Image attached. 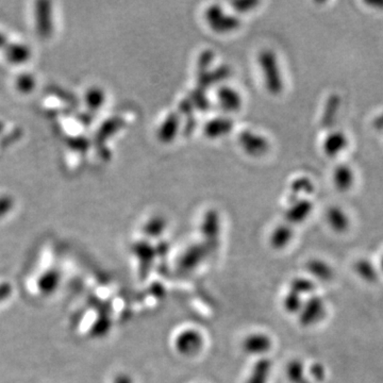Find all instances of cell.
<instances>
[{
    "label": "cell",
    "mask_w": 383,
    "mask_h": 383,
    "mask_svg": "<svg viewBox=\"0 0 383 383\" xmlns=\"http://www.w3.org/2000/svg\"><path fill=\"white\" fill-rule=\"evenodd\" d=\"M7 52L8 59L14 63L25 62L30 56V50L27 48V46L20 45V44L10 46L8 52Z\"/></svg>",
    "instance_id": "83f0119b"
},
{
    "label": "cell",
    "mask_w": 383,
    "mask_h": 383,
    "mask_svg": "<svg viewBox=\"0 0 383 383\" xmlns=\"http://www.w3.org/2000/svg\"><path fill=\"white\" fill-rule=\"evenodd\" d=\"M333 184L336 190L345 193L353 188L355 183V173L346 164H338L333 171Z\"/></svg>",
    "instance_id": "ac0fdd59"
},
{
    "label": "cell",
    "mask_w": 383,
    "mask_h": 383,
    "mask_svg": "<svg viewBox=\"0 0 383 383\" xmlns=\"http://www.w3.org/2000/svg\"><path fill=\"white\" fill-rule=\"evenodd\" d=\"M374 126L376 127L377 129H380V130H382V129H383V113H381L380 115L377 116V118H375Z\"/></svg>",
    "instance_id": "d590c367"
},
{
    "label": "cell",
    "mask_w": 383,
    "mask_h": 383,
    "mask_svg": "<svg viewBox=\"0 0 383 383\" xmlns=\"http://www.w3.org/2000/svg\"><path fill=\"white\" fill-rule=\"evenodd\" d=\"M380 268H381V270H382V273H383V255H382V257H381V260H380Z\"/></svg>",
    "instance_id": "74e56055"
},
{
    "label": "cell",
    "mask_w": 383,
    "mask_h": 383,
    "mask_svg": "<svg viewBox=\"0 0 383 383\" xmlns=\"http://www.w3.org/2000/svg\"><path fill=\"white\" fill-rule=\"evenodd\" d=\"M273 370V362L270 358H258L253 364L245 383H268Z\"/></svg>",
    "instance_id": "7c38bea8"
},
{
    "label": "cell",
    "mask_w": 383,
    "mask_h": 383,
    "mask_svg": "<svg viewBox=\"0 0 383 383\" xmlns=\"http://www.w3.org/2000/svg\"><path fill=\"white\" fill-rule=\"evenodd\" d=\"M166 219L164 217H160V215H156V217H150L143 226V232L147 239H156L162 236L164 234L165 229H166Z\"/></svg>",
    "instance_id": "603a6c76"
},
{
    "label": "cell",
    "mask_w": 383,
    "mask_h": 383,
    "mask_svg": "<svg viewBox=\"0 0 383 383\" xmlns=\"http://www.w3.org/2000/svg\"><path fill=\"white\" fill-rule=\"evenodd\" d=\"M366 4H367L368 6H372V7L383 9V1H378V0H377V1H367Z\"/></svg>",
    "instance_id": "8d00e7d4"
},
{
    "label": "cell",
    "mask_w": 383,
    "mask_h": 383,
    "mask_svg": "<svg viewBox=\"0 0 383 383\" xmlns=\"http://www.w3.org/2000/svg\"><path fill=\"white\" fill-rule=\"evenodd\" d=\"M290 291L295 292L298 295L307 296V298L310 296L314 295L315 290H316V285H315V281L312 279L307 278V277H295L292 279L290 282Z\"/></svg>",
    "instance_id": "7402d4cb"
},
{
    "label": "cell",
    "mask_w": 383,
    "mask_h": 383,
    "mask_svg": "<svg viewBox=\"0 0 383 383\" xmlns=\"http://www.w3.org/2000/svg\"><path fill=\"white\" fill-rule=\"evenodd\" d=\"M258 5L259 3L257 1H234L232 3V7L239 13H247V12L255 9Z\"/></svg>",
    "instance_id": "1f68e13d"
},
{
    "label": "cell",
    "mask_w": 383,
    "mask_h": 383,
    "mask_svg": "<svg viewBox=\"0 0 383 383\" xmlns=\"http://www.w3.org/2000/svg\"><path fill=\"white\" fill-rule=\"evenodd\" d=\"M188 101L192 103L193 107L195 105L198 109L202 110V111H206L210 107L208 97L200 90H194L193 92H190Z\"/></svg>",
    "instance_id": "f546056e"
},
{
    "label": "cell",
    "mask_w": 383,
    "mask_h": 383,
    "mask_svg": "<svg viewBox=\"0 0 383 383\" xmlns=\"http://www.w3.org/2000/svg\"><path fill=\"white\" fill-rule=\"evenodd\" d=\"M313 211V204L311 200L302 198V200H294L290 205L287 210L285 211V223L289 225H299L304 223L310 217Z\"/></svg>",
    "instance_id": "9c48e42d"
},
{
    "label": "cell",
    "mask_w": 383,
    "mask_h": 383,
    "mask_svg": "<svg viewBox=\"0 0 383 383\" xmlns=\"http://www.w3.org/2000/svg\"><path fill=\"white\" fill-rule=\"evenodd\" d=\"M43 280H46V282L42 283L41 287L43 289L42 291H46L48 292V293H50V292L55 289V287H56L57 283H58V275L52 273V274L44 277Z\"/></svg>",
    "instance_id": "d6a6232c"
},
{
    "label": "cell",
    "mask_w": 383,
    "mask_h": 383,
    "mask_svg": "<svg viewBox=\"0 0 383 383\" xmlns=\"http://www.w3.org/2000/svg\"><path fill=\"white\" fill-rule=\"evenodd\" d=\"M239 144L248 156L260 158L270 150V142L263 135L251 130H244L239 135Z\"/></svg>",
    "instance_id": "5b68a950"
},
{
    "label": "cell",
    "mask_w": 383,
    "mask_h": 383,
    "mask_svg": "<svg viewBox=\"0 0 383 383\" xmlns=\"http://www.w3.org/2000/svg\"><path fill=\"white\" fill-rule=\"evenodd\" d=\"M348 146V139L342 131H332L323 142V150L329 158H336Z\"/></svg>",
    "instance_id": "5bb4252c"
},
{
    "label": "cell",
    "mask_w": 383,
    "mask_h": 383,
    "mask_svg": "<svg viewBox=\"0 0 383 383\" xmlns=\"http://www.w3.org/2000/svg\"><path fill=\"white\" fill-rule=\"evenodd\" d=\"M180 118L177 113H169L159 126L156 135L159 141L164 144L171 143L179 132Z\"/></svg>",
    "instance_id": "9a60e30c"
},
{
    "label": "cell",
    "mask_w": 383,
    "mask_h": 383,
    "mask_svg": "<svg viewBox=\"0 0 383 383\" xmlns=\"http://www.w3.org/2000/svg\"><path fill=\"white\" fill-rule=\"evenodd\" d=\"M232 129H234V122L231 118L219 116V118H212L205 125L204 132L209 139H217L229 135Z\"/></svg>",
    "instance_id": "4fadbf2b"
},
{
    "label": "cell",
    "mask_w": 383,
    "mask_h": 383,
    "mask_svg": "<svg viewBox=\"0 0 383 383\" xmlns=\"http://www.w3.org/2000/svg\"><path fill=\"white\" fill-rule=\"evenodd\" d=\"M86 103L92 109L97 110L105 103V95L99 88H93L86 93Z\"/></svg>",
    "instance_id": "f1b7e54d"
},
{
    "label": "cell",
    "mask_w": 383,
    "mask_h": 383,
    "mask_svg": "<svg viewBox=\"0 0 383 383\" xmlns=\"http://www.w3.org/2000/svg\"><path fill=\"white\" fill-rule=\"evenodd\" d=\"M292 194L295 198L304 194V195H310L314 192V185L313 182L309 178L300 177L297 178L295 181L292 182L291 185Z\"/></svg>",
    "instance_id": "4316f807"
},
{
    "label": "cell",
    "mask_w": 383,
    "mask_h": 383,
    "mask_svg": "<svg viewBox=\"0 0 383 383\" xmlns=\"http://www.w3.org/2000/svg\"><path fill=\"white\" fill-rule=\"evenodd\" d=\"M307 272L319 281H330L333 278V268L321 259H311L306 265Z\"/></svg>",
    "instance_id": "d6986e66"
},
{
    "label": "cell",
    "mask_w": 383,
    "mask_h": 383,
    "mask_svg": "<svg viewBox=\"0 0 383 383\" xmlns=\"http://www.w3.org/2000/svg\"><path fill=\"white\" fill-rule=\"evenodd\" d=\"M327 315V306L321 296L312 295L304 299L298 321L302 327L310 328L321 323Z\"/></svg>",
    "instance_id": "277c9868"
},
{
    "label": "cell",
    "mask_w": 383,
    "mask_h": 383,
    "mask_svg": "<svg viewBox=\"0 0 383 383\" xmlns=\"http://www.w3.org/2000/svg\"><path fill=\"white\" fill-rule=\"evenodd\" d=\"M209 251H210V248H209L206 243H198V244L190 245L182 253L179 260L180 265L186 270H194L206 259Z\"/></svg>",
    "instance_id": "ba28073f"
},
{
    "label": "cell",
    "mask_w": 383,
    "mask_h": 383,
    "mask_svg": "<svg viewBox=\"0 0 383 383\" xmlns=\"http://www.w3.org/2000/svg\"><path fill=\"white\" fill-rule=\"evenodd\" d=\"M274 346L270 334L264 332H253L243 340L242 349L245 353L253 357H266Z\"/></svg>",
    "instance_id": "8992f818"
},
{
    "label": "cell",
    "mask_w": 383,
    "mask_h": 383,
    "mask_svg": "<svg viewBox=\"0 0 383 383\" xmlns=\"http://www.w3.org/2000/svg\"><path fill=\"white\" fill-rule=\"evenodd\" d=\"M217 103L225 112L234 113L242 108L243 99L240 93L230 86H221L217 91Z\"/></svg>",
    "instance_id": "30bf717a"
},
{
    "label": "cell",
    "mask_w": 383,
    "mask_h": 383,
    "mask_svg": "<svg viewBox=\"0 0 383 383\" xmlns=\"http://www.w3.org/2000/svg\"><path fill=\"white\" fill-rule=\"evenodd\" d=\"M209 27L217 33H229L241 26V20L236 16L225 13L219 5H212L205 13Z\"/></svg>",
    "instance_id": "3957f363"
},
{
    "label": "cell",
    "mask_w": 383,
    "mask_h": 383,
    "mask_svg": "<svg viewBox=\"0 0 383 383\" xmlns=\"http://www.w3.org/2000/svg\"><path fill=\"white\" fill-rule=\"evenodd\" d=\"M229 74V69L227 67H221L217 69V71L213 72H200L198 74V84L200 86H209V84H215L217 82L222 81L225 79Z\"/></svg>",
    "instance_id": "cb8c5ba5"
},
{
    "label": "cell",
    "mask_w": 383,
    "mask_h": 383,
    "mask_svg": "<svg viewBox=\"0 0 383 383\" xmlns=\"http://www.w3.org/2000/svg\"><path fill=\"white\" fill-rule=\"evenodd\" d=\"M260 69L263 76L266 90L272 95H279L285 88L282 74L279 67L278 58L274 50H263L258 57Z\"/></svg>",
    "instance_id": "6da1fadb"
},
{
    "label": "cell",
    "mask_w": 383,
    "mask_h": 383,
    "mask_svg": "<svg viewBox=\"0 0 383 383\" xmlns=\"http://www.w3.org/2000/svg\"><path fill=\"white\" fill-rule=\"evenodd\" d=\"M33 78H31L30 76H23V77L20 78V80H18V86L24 91L30 90V88H33Z\"/></svg>",
    "instance_id": "836d02e7"
},
{
    "label": "cell",
    "mask_w": 383,
    "mask_h": 383,
    "mask_svg": "<svg viewBox=\"0 0 383 383\" xmlns=\"http://www.w3.org/2000/svg\"><path fill=\"white\" fill-rule=\"evenodd\" d=\"M285 376L291 383H310L307 378L304 364L300 360L294 359L285 367Z\"/></svg>",
    "instance_id": "44dd1931"
},
{
    "label": "cell",
    "mask_w": 383,
    "mask_h": 383,
    "mask_svg": "<svg viewBox=\"0 0 383 383\" xmlns=\"http://www.w3.org/2000/svg\"><path fill=\"white\" fill-rule=\"evenodd\" d=\"M326 221L332 231L336 234H344L349 229L350 219L347 213L340 207L333 206L328 209L326 213Z\"/></svg>",
    "instance_id": "e0dca14e"
},
{
    "label": "cell",
    "mask_w": 383,
    "mask_h": 383,
    "mask_svg": "<svg viewBox=\"0 0 383 383\" xmlns=\"http://www.w3.org/2000/svg\"><path fill=\"white\" fill-rule=\"evenodd\" d=\"M219 230H221V222H219V213L215 210L207 211L202 217L200 231L206 240V244L211 249L212 246H217L219 241Z\"/></svg>",
    "instance_id": "52a82bcc"
},
{
    "label": "cell",
    "mask_w": 383,
    "mask_h": 383,
    "mask_svg": "<svg viewBox=\"0 0 383 383\" xmlns=\"http://www.w3.org/2000/svg\"><path fill=\"white\" fill-rule=\"evenodd\" d=\"M340 103L341 99L338 95L332 94L328 98L323 114V122L325 126H330V125L333 124L336 114H338V108H340Z\"/></svg>",
    "instance_id": "484cf974"
},
{
    "label": "cell",
    "mask_w": 383,
    "mask_h": 383,
    "mask_svg": "<svg viewBox=\"0 0 383 383\" xmlns=\"http://www.w3.org/2000/svg\"><path fill=\"white\" fill-rule=\"evenodd\" d=\"M304 299L302 296L298 295L297 293L293 291H287L282 300L283 309L285 312L289 314H299L302 311V306H304Z\"/></svg>",
    "instance_id": "d4e9b609"
},
{
    "label": "cell",
    "mask_w": 383,
    "mask_h": 383,
    "mask_svg": "<svg viewBox=\"0 0 383 383\" xmlns=\"http://www.w3.org/2000/svg\"><path fill=\"white\" fill-rule=\"evenodd\" d=\"M133 255L139 260L141 265V272L144 275L147 274L150 265L154 262V257L156 256V248L152 246V243L145 239V240L137 241L131 247Z\"/></svg>",
    "instance_id": "8fae6325"
},
{
    "label": "cell",
    "mask_w": 383,
    "mask_h": 383,
    "mask_svg": "<svg viewBox=\"0 0 383 383\" xmlns=\"http://www.w3.org/2000/svg\"><path fill=\"white\" fill-rule=\"evenodd\" d=\"M205 343L204 334L195 328H185L173 338L175 350L182 357H195L202 353Z\"/></svg>",
    "instance_id": "7a4b0ae2"
},
{
    "label": "cell",
    "mask_w": 383,
    "mask_h": 383,
    "mask_svg": "<svg viewBox=\"0 0 383 383\" xmlns=\"http://www.w3.org/2000/svg\"><path fill=\"white\" fill-rule=\"evenodd\" d=\"M355 274L368 283H374L378 280L379 273L375 264L368 259H360L355 263Z\"/></svg>",
    "instance_id": "ffe728a7"
},
{
    "label": "cell",
    "mask_w": 383,
    "mask_h": 383,
    "mask_svg": "<svg viewBox=\"0 0 383 383\" xmlns=\"http://www.w3.org/2000/svg\"><path fill=\"white\" fill-rule=\"evenodd\" d=\"M294 238L293 226L280 224L274 228L270 236V245L275 251H282L289 246Z\"/></svg>",
    "instance_id": "2e32d148"
},
{
    "label": "cell",
    "mask_w": 383,
    "mask_h": 383,
    "mask_svg": "<svg viewBox=\"0 0 383 383\" xmlns=\"http://www.w3.org/2000/svg\"><path fill=\"white\" fill-rule=\"evenodd\" d=\"M113 383H135L132 377L126 372H120L114 378Z\"/></svg>",
    "instance_id": "e575fe53"
},
{
    "label": "cell",
    "mask_w": 383,
    "mask_h": 383,
    "mask_svg": "<svg viewBox=\"0 0 383 383\" xmlns=\"http://www.w3.org/2000/svg\"><path fill=\"white\" fill-rule=\"evenodd\" d=\"M309 374L316 382L321 383L326 380V370L321 364L314 363L309 368Z\"/></svg>",
    "instance_id": "4dcf8cb0"
}]
</instances>
